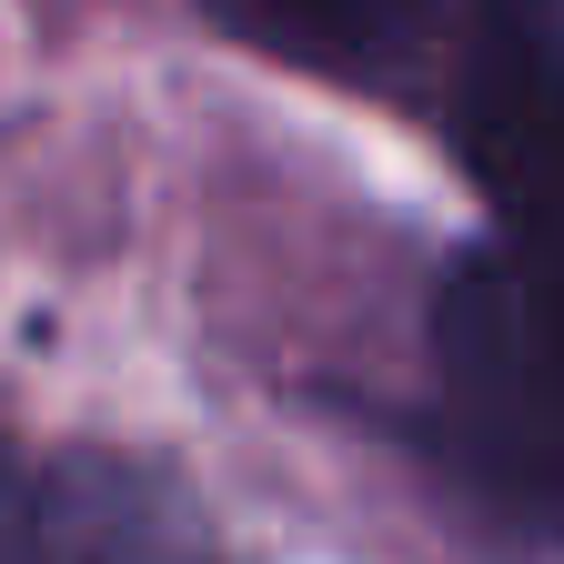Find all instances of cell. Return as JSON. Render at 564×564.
<instances>
[{
	"label": "cell",
	"instance_id": "4",
	"mask_svg": "<svg viewBox=\"0 0 564 564\" xmlns=\"http://www.w3.org/2000/svg\"><path fill=\"white\" fill-rule=\"evenodd\" d=\"M0 564H51V514H41V494L21 484L11 454H0Z\"/></svg>",
	"mask_w": 564,
	"mask_h": 564
},
{
	"label": "cell",
	"instance_id": "1",
	"mask_svg": "<svg viewBox=\"0 0 564 564\" xmlns=\"http://www.w3.org/2000/svg\"><path fill=\"white\" fill-rule=\"evenodd\" d=\"M454 131L494 242L444 272L434 303L444 413L514 514L564 524V31L544 0L484 11Z\"/></svg>",
	"mask_w": 564,
	"mask_h": 564
},
{
	"label": "cell",
	"instance_id": "3",
	"mask_svg": "<svg viewBox=\"0 0 564 564\" xmlns=\"http://www.w3.org/2000/svg\"><path fill=\"white\" fill-rule=\"evenodd\" d=\"M51 564H202V554H182V544L162 534V514L131 494V505H111V514H91V524L70 514V534L51 524Z\"/></svg>",
	"mask_w": 564,
	"mask_h": 564
},
{
	"label": "cell",
	"instance_id": "2",
	"mask_svg": "<svg viewBox=\"0 0 564 564\" xmlns=\"http://www.w3.org/2000/svg\"><path fill=\"white\" fill-rule=\"evenodd\" d=\"M232 21H252V31H272V41H293V51H333V61H352V51H373L413 0H223Z\"/></svg>",
	"mask_w": 564,
	"mask_h": 564
}]
</instances>
